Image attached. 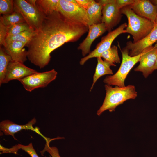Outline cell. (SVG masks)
Wrapping results in <instances>:
<instances>
[{"label":"cell","mask_w":157,"mask_h":157,"mask_svg":"<svg viewBox=\"0 0 157 157\" xmlns=\"http://www.w3.org/2000/svg\"><path fill=\"white\" fill-rule=\"evenodd\" d=\"M87 32L88 26L68 19L58 11L48 13L25 45L27 58L43 68L49 63L53 51L65 43L77 41Z\"/></svg>","instance_id":"cell-1"},{"label":"cell","mask_w":157,"mask_h":157,"mask_svg":"<svg viewBox=\"0 0 157 157\" xmlns=\"http://www.w3.org/2000/svg\"><path fill=\"white\" fill-rule=\"evenodd\" d=\"M106 96L102 106L97 111V114L99 116L104 112L108 110L114 111L119 105L130 99H135L137 96L135 87L129 85L120 87L116 86L113 87L106 84L105 86Z\"/></svg>","instance_id":"cell-2"},{"label":"cell","mask_w":157,"mask_h":157,"mask_svg":"<svg viewBox=\"0 0 157 157\" xmlns=\"http://www.w3.org/2000/svg\"><path fill=\"white\" fill-rule=\"evenodd\" d=\"M120 11L127 18L128 24L125 29L126 32L132 36L133 43L143 39L154 28L155 24L136 14L129 5L121 9Z\"/></svg>","instance_id":"cell-3"},{"label":"cell","mask_w":157,"mask_h":157,"mask_svg":"<svg viewBox=\"0 0 157 157\" xmlns=\"http://www.w3.org/2000/svg\"><path fill=\"white\" fill-rule=\"evenodd\" d=\"M118 46L121 52L122 60L120 66L114 74L106 76L104 82L109 85H115L120 87L125 86L124 81L129 72L135 64L139 61L142 53L139 55L131 56L125 47L121 49L119 43Z\"/></svg>","instance_id":"cell-4"},{"label":"cell","mask_w":157,"mask_h":157,"mask_svg":"<svg viewBox=\"0 0 157 157\" xmlns=\"http://www.w3.org/2000/svg\"><path fill=\"white\" fill-rule=\"evenodd\" d=\"M14 10L21 14L26 22L35 31L41 25L46 15L39 8L36 4L32 5L26 0H13Z\"/></svg>","instance_id":"cell-5"},{"label":"cell","mask_w":157,"mask_h":157,"mask_svg":"<svg viewBox=\"0 0 157 157\" xmlns=\"http://www.w3.org/2000/svg\"><path fill=\"white\" fill-rule=\"evenodd\" d=\"M58 11L73 21L88 26L89 25L86 10L75 0H59Z\"/></svg>","instance_id":"cell-6"},{"label":"cell","mask_w":157,"mask_h":157,"mask_svg":"<svg viewBox=\"0 0 157 157\" xmlns=\"http://www.w3.org/2000/svg\"><path fill=\"white\" fill-rule=\"evenodd\" d=\"M58 74L54 69L42 72H37L19 80L24 88L31 92L35 89L47 87L56 79Z\"/></svg>","instance_id":"cell-7"},{"label":"cell","mask_w":157,"mask_h":157,"mask_svg":"<svg viewBox=\"0 0 157 157\" xmlns=\"http://www.w3.org/2000/svg\"><path fill=\"white\" fill-rule=\"evenodd\" d=\"M127 26V23H124L115 29L109 32L106 35L102 37L101 41L97 44L95 49L88 55L81 59L80 64L83 65L90 59L100 57L103 52L111 47L113 42L116 37L122 33H126L124 29Z\"/></svg>","instance_id":"cell-8"},{"label":"cell","mask_w":157,"mask_h":157,"mask_svg":"<svg viewBox=\"0 0 157 157\" xmlns=\"http://www.w3.org/2000/svg\"><path fill=\"white\" fill-rule=\"evenodd\" d=\"M157 56V43H156L143 51L139 62V64L134 70L142 72L144 76L147 78L155 71Z\"/></svg>","instance_id":"cell-9"},{"label":"cell","mask_w":157,"mask_h":157,"mask_svg":"<svg viewBox=\"0 0 157 157\" xmlns=\"http://www.w3.org/2000/svg\"><path fill=\"white\" fill-rule=\"evenodd\" d=\"M102 13L101 22L104 24L107 31L109 32L119 23L122 17L120 9L116 5L115 0H110L104 5Z\"/></svg>","instance_id":"cell-10"},{"label":"cell","mask_w":157,"mask_h":157,"mask_svg":"<svg viewBox=\"0 0 157 157\" xmlns=\"http://www.w3.org/2000/svg\"><path fill=\"white\" fill-rule=\"evenodd\" d=\"M157 41V24L146 36L137 42L133 43L130 41L127 42L126 47L131 56H138L146 48L152 46Z\"/></svg>","instance_id":"cell-11"},{"label":"cell","mask_w":157,"mask_h":157,"mask_svg":"<svg viewBox=\"0 0 157 157\" xmlns=\"http://www.w3.org/2000/svg\"><path fill=\"white\" fill-rule=\"evenodd\" d=\"M38 72L19 62L11 61L9 63L3 83L13 80H19Z\"/></svg>","instance_id":"cell-12"},{"label":"cell","mask_w":157,"mask_h":157,"mask_svg":"<svg viewBox=\"0 0 157 157\" xmlns=\"http://www.w3.org/2000/svg\"><path fill=\"white\" fill-rule=\"evenodd\" d=\"M106 31L107 30L105 25L103 22L88 26V35L78 47V50H81L83 56L85 57L87 54L90 52L91 46L93 41Z\"/></svg>","instance_id":"cell-13"},{"label":"cell","mask_w":157,"mask_h":157,"mask_svg":"<svg viewBox=\"0 0 157 157\" xmlns=\"http://www.w3.org/2000/svg\"><path fill=\"white\" fill-rule=\"evenodd\" d=\"M129 6L136 14L155 24L157 6L154 5L150 0H134V2Z\"/></svg>","instance_id":"cell-14"},{"label":"cell","mask_w":157,"mask_h":157,"mask_svg":"<svg viewBox=\"0 0 157 157\" xmlns=\"http://www.w3.org/2000/svg\"><path fill=\"white\" fill-rule=\"evenodd\" d=\"M36 119L33 118L28 123L25 125H20L15 124L9 120L2 121L0 123V131H2L6 135H11L15 140H17L14 134L23 129L30 130L39 134L45 140L47 137L43 136L39 131L38 128H34L33 125L36 122Z\"/></svg>","instance_id":"cell-15"},{"label":"cell","mask_w":157,"mask_h":157,"mask_svg":"<svg viewBox=\"0 0 157 157\" xmlns=\"http://www.w3.org/2000/svg\"><path fill=\"white\" fill-rule=\"evenodd\" d=\"M26 44L23 42L14 41L7 44L4 47L11 56L12 60L23 63L27 58V51L24 48Z\"/></svg>","instance_id":"cell-16"},{"label":"cell","mask_w":157,"mask_h":157,"mask_svg":"<svg viewBox=\"0 0 157 157\" xmlns=\"http://www.w3.org/2000/svg\"><path fill=\"white\" fill-rule=\"evenodd\" d=\"M103 6L98 1L92 0L86 10L87 14L89 21V25L101 22Z\"/></svg>","instance_id":"cell-17"},{"label":"cell","mask_w":157,"mask_h":157,"mask_svg":"<svg viewBox=\"0 0 157 157\" xmlns=\"http://www.w3.org/2000/svg\"><path fill=\"white\" fill-rule=\"evenodd\" d=\"M97 64L94 74L93 76V82L90 89L92 90L97 81L101 76L105 75H112L113 71L110 68V65L103 60L101 57L97 58Z\"/></svg>","instance_id":"cell-18"},{"label":"cell","mask_w":157,"mask_h":157,"mask_svg":"<svg viewBox=\"0 0 157 157\" xmlns=\"http://www.w3.org/2000/svg\"><path fill=\"white\" fill-rule=\"evenodd\" d=\"M26 22L19 13L14 10L9 14L2 15L0 18V23L8 27L15 24Z\"/></svg>","instance_id":"cell-19"},{"label":"cell","mask_w":157,"mask_h":157,"mask_svg":"<svg viewBox=\"0 0 157 157\" xmlns=\"http://www.w3.org/2000/svg\"><path fill=\"white\" fill-rule=\"evenodd\" d=\"M0 47V85L3 83L8 66L12 60L11 56L6 52L3 47Z\"/></svg>","instance_id":"cell-20"},{"label":"cell","mask_w":157,"mask_h":157,"mask_svg":"<svg viewBox=\"0 0 157 157\" xmlns=\"http://www.w3.org/2000/svg\"><path fill=\"white\" fill-rule=\"evenodd\" d=\"M100 57L104 60L109 63L111 66H115V63H119L120 59L119 56L117 47L114 45L103 52Z\"/></svg>","instance_id":"cell-21"},{"label":"cell","mask_w":157,"mask_h":157,"mask_svg":"<svg viewBox=\"0 0 157 157\" xmlns=\"http://www.w3.org/2000/svg\"><path fill=\"white\" fill-rule=\"evenodd\" d=\"M59 0H36L40 9L45 15L53 11H58Z\"/></svg>","instance_id":"cell-22"},{"label":"cell","mask_w":157,"mask_h":157,"mask_svg":"<svg viewBox=\"0 0 157 157\" xmlns=\"http://www.w3.org/2000/svg\"><path fill=\"white\" fill-rule=\"evenodd\" d=\"M35 31V30L31 28L16 35L8 37L5 40L6 45L14 41L23 42L26 44L30 40Z\"/></svg>","instance_id":"cell-23"},{"label":"cell","mask_w":157,"mask_h":157,"mask_svg":"<svg viewBox=\"0 0 157 157\" xmlns=\"http://www.w3.org/2000/svg\"><path fill=\"white\" fill-rule=\"evenodd\" d=\"M22 149L27 153L31 157H39L33 148L32 143L28 145H25L18 144L13 146L10 148H6V153H11L17 154L19 150Z\"/></svg>","instance_id":"cell-24"},{"label":"cell","mask_w":157,"mask_h":157,"mask_svg":"<svg viewBox=\"0 0 157 157\" xmlns=\"http://www.w3.org/2000/svg\"><path fill=\"white\" fill-rule=\"evenodd\" d=\"M31 28L26 22L15 24L7 27V37L16 35Z\"/></svg>","instance_id":"cell-25"},{"label":"cell","mask_w":157,"mask_h":157,"mask_svg":"<svg viewBox=\"0 0 157 157\" xmlns=\"http://www.w3.org/2000/svg\"><path fill=\"white\" fill-rule=\"evenodd\" d=\"M61 139V137H58L55 138L50 139L49 138L45 140L46 143L44 149L40 152L42 156L45 151L48 152L51 155V157H61L60 156L58 148L55 147H51L49 145V143L51 141L54 140Z\"/></svg>","instance_id":"cell-26"},{"label":"cell","mask_w":157,"mask_h":157,"mask_svg":"<svg viewBox=\"0 0 157 157\" xmlns=\"http://www.w3.org/2000/svg\"><path fill=\"white\" fill-rule=\"evenodd\" d=\"M14 11L13 0H0V14L5 15L10 13Z\"/></svg>","instance_id":"cell-27"},{"label":"cell","mask_w":157,"mask_h":157,"mask_svg":"<svg viewBox=\"0 0 157 157\" xmlns=\"http://www.w3.org/2000/svg\"><path fill=\"white\" fill-rule=\"evenodd\" d=\"M7 27L0 23V44L4 47L5 40L7 37Z\"/></svg>","instance_id":"cell-28"},{"label":"cell","mask_w":157,"mask_h":157,"mask_svg":"<svg viewBox=\"0 0 157 157\" xmlns=\"http://www.w3.org/2000/svg\"><path fill=\"white\" fill-rule=\"evenodd\" d=\"M134 0H115V3L118 8H122L133 3Z\"/></svg>","instance_id":"cell-29"},{"label":"cell","mask_w":157,"mask_h":157,"mask_svg":"<svg viewBox=\"0 0 157 157\" xmlns=\"http://www.w3.org/2000/svg\"><path fill=\"white\" fill-rule=\"evenodd\" d=\"M76 1L79 5L86 10L92 0H76Z\"/></svg>","instance_id":"cell-30"},{"label":"cell","mask_w":157,"mask_h":157,"mask_svg":"<svg viewBox=\"0 0 157 157\" xmlns=\"http://www.w3.org/2000/svg\"><path fill=\"white\" fill-rule=\"evenodd\" d=\"M150 1L154 5L157 6V0H152Z\"/></svg>","instance_id":"cell-31"},{"label":"cell","mask_w":157,"mask_h":157,"mask_svg":"<svg viewBox=\"0 0 157 157\" xmlns=\"http://www.w3.org/2000/svg\"><path fill=\"white\" fill-rule=\"evenodd\" d=\"M157 69V56L156 60V63H155V67H154L155 70Z\"/></svg>","instance_id":"cell-32"},{"label":"cell","mask_w":157,"mask_h":157,"mask_svg":"<svg viewBox=\"0 0 157 157\" xmlns=\"http://www.w3.org/2000/svg\"><path fill=\"white\" fill-rule=\"evenodd\" d=\"M155 24H157V14L156 15L155 21Z\"/></svg>","instance_id":"cell-33"},{"label":"cell","mask_w":157,"mask_h":157,"mask_svg":"<svg viewBox=\"0 0 157 157\" xmlns=\"http://www.w3.org/2000/svg\"><path fill=\"white\" fill-rule=\"evenodd\" d=\"M156 43H157V41L156 42Z\"/></svg>","instance_id":"cell-34"}]
</instances>
